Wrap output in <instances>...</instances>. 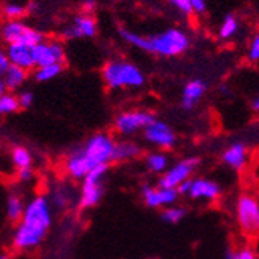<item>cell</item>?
Returning a JSON list of instances; mask_svg holds the SVG:
<instances>
[{
	"mask_svg": "<svg viewBox=\"0 0 259 259\" xmlns=\"http://www.w3.org/2000/svg\"><path fill=\"white\" fill-rule=\"evenodd\" d=\"M145 166L152 174H163L169 168V155L164 151H152L145 155Z\"/></svg>",
	"mask_w": 259,
	"mask_h": 259,
	"instance_id": "cell-19",
	"label": "cell"
},
{
	"mask_svg": "<svg viewBox=\"0 0 259 259\" xmlns=\"http://www.w3.org/2000/svg\"><path fill=\"white\" fill-rule=\"evenodd\" d=\"M206 93V82L203 79H191L188 81L182 90L180 104L185 110H193L205 97Z\"/></svg>",
	"mask_w": 259,
	"mask_h": 259,
	"instance_id": "cell-16",
	"label": "cell"
},
{
	"mask_svg": "<svg viewBox=\"0 0 259 259\" xmlns=\"http://www.w3.org/2000/svg\"><path fill=\"white\" fill-rule=\"evenodd\" d=\"M2 14L7 20H22V17L27 14V7H23L16 2H10L4 5Z\"/></svg>",
	"mask_w": 259,
	"mask_h": 259,
	"instance_id": "cell-29",
	"label": "cell"
},
{
	"mask_svg": "<svg viewBox=\"0 0 259 259\" xmlns=\"http://www.w3.org/2000/svg\"><path fill=\"white\" fill-rule=\"evenodd\" d=\"M28 25H25L22 20H7L2 28H0V36L10 45V44H17L19 39L22 37L23 31L27 30Z\"/></svg>",
	"mask_w": 259,
	"mask_h": 259,
	"instance_id": "cell-20",
	"label": "cell"
},
{
	"mask_svg": "<svg viewBox=\"0 0 259 259\" xmlns=\"http://www.w3.org/2000/svg\"><path fill=\"white\" fill-rule=\"evenodd\" d=\"M98 33L97 19L90 13H79L73 17L72 23L62 30V37L65 40H73L81 37H95Z\"/></svg>",
	"mask_w": 259,
	"mask_h": 259,
	"instance_id": "cell-11",
	"label": "cell"
},
{
	"mask_svg": "<svg viewBox=\"0 0 259 259\" xmlns=\"http://www.w3.org/2000/svg\"><path fill=\"white\" fill-rule=\"evenodd\" d=\"M0 259H10V256H8V254H4V253H2V254H0Z\"/></svg>",
	"mask_w": 259,
	"mask_h": 259,
	"instance_id": "cell-41",
	"label": "cell"
},
{
	"mask_svg": "<svg viewBox=\"0 0 259 259\" xmlns=\"http://www.w3.org/2000/svg\"><path fill=\"white\" fill-rule=\"evenodd\" d=\"M149 37V53L163 58L183 55L190 49V36L182 28H166Z\"/></svg>",
	"mask_w": 259,
	"mask_h": 259,
	"instance_id": "cell-4",
	"label": "cell"
},
{
	"mask_svg": "<svg viewBox=\"0 0 259 259\" xmlns=\"http://www.w3.org/2000/svg\"><path fill=\"white\" fill-rule=\"evenodd\" d=\"M194 14H203L206 11V0H188Z\"/></svg>",
	"mask_w": 259,
	"mask_h": 259,
	"instance_id": "cell-35",
	"label": "cell"
},
{
	"mask_svg": "<svg viewBox=\"0 0 259 259\" xmlns=\"http://www.w3.org/2000/svg\"><path fill=\"white\" fill-rule=\"evenodd\" d=\"M233 259H257V253L251 245H244L233 250Z\"/></svg>",
	"mask_w": 259,
	"mask_h": 259,
	"instance_id": "cell-31",
	"label": "cell"
},
{
	"mask_svg": "<svg viewBox=\"0 0 259 259\" xmlns=\"http://www.w3.org/2000/svg\"><path fill=\"white\" fill-rule=\"evenodd\" d=\"M19 109H30L34 103V95L30 90H22L19 95H16Z\"/></svg>",
	"mask_w": 259,
	"mask_h": 259,
	"instance_id": "cell-32",
	"label": "cell"
},
{
	"mask_svg": "<svg viewBox=\"0 0 259 259\" xmlns=\"http://www.w3.org/2000/svg\"><path fill=\"white\" fill-rule=\"evenodd\" d=\"M7 90H5V85H4V81H2V78H0V97L4 95Z\"/></svg>",
	"mask_w": 259,
	"mask_h": 259,
	"instance_id": "cell-39",
	"label": "cell"
},
{
	"mask_svg": "<svg viewBox=\"0 0 259 259\" xmlns=\"http://www.w3.org/2000/svg\"><path fill=\"white\" fill-rule=\"evenodd\" d=\"M19 110L17 98L14 93L5 92L2 97H0V116H7L13 115Z\"/></svg>",
	"mask_w": 259,
	"mask_h": 259,
	"instance_id": "cell-28",
	"label": "cell"
},
{
	"mask_svg": "<svg viewBox=\"0 0 259 259\" xmlns=\"http://www.w3.org/2000/svg\"><path fill=\"white\" fill-rule=\"evenodd\" d=\"M5 214L10 222H19L23 209H25V202L22 199V194L19 193H10L7 197V206H5Z\"/></svg>",
	"mask_w": 259,
	"mask_h": 259,
	"instance_id": "cell-21",
	"label": "cell"
},
{
	"mask_svg": "<svg viewBox=\"0 0 259 259\" xmlns=\"http://www.w3.org/2000/svg\"><path fill=\"white\" fill-rule=\"evenodd\" d=\"M247 59H248V62H253V64H256L259 61V34L257 33L253 34V37L248 42Z\"/></svg>",
	"mask_w": 259,
	"mask_h": 259,
	"instance_id": "cell-30",
	"label": "cell"
},
{
	"mask_svg": "<svg viewBox=\"0 0 259 259\" xmlns=\"http://www.w3.org/2000/svg\"><path fill=\"white\" fill-rule=\"evenodd\" d=\"M140 194L145 205L149 208H168V206L176 205L180 199L177 190H172V188L151 186V185L141 186Z\"/></svg>",
	"mask_w": 259,
	"mask_h": 259,
	"instance_id": "cell-12",
	"label": "cell"
},
{
	"mask_svg": "<svg viewBox=\"0 0 259 259\" xmlns=\"http://www.w3.org/2000/svg\"><path fill=\"white\" fill-rule=\"evenodd\" d=\"M141 134H143V138L148 145L155 146L160 151H169L177 143V135L174 129L168 123H164L163 120L158 118H155L151 124H148Z\"/></svg>",
	"mask_w": 259,
	"mask_h": 259,
	"instance_id": "cell-9",
	"label": "cell"
},
{
	"mask_svg": "<svg viewBox=\"0 0 259 259\" xmlns=\"http://www.w3.org/2000/svg\"><path fill=\"white\" fill-rule=\"evenodd\" d=\"M239 31V20L234 14H227L219 27V37L222 40H228L236 36Z\"/></svg>",
	"mask_w": 259,
	"mask_h": 259,
	"instance_id": "cell-26",
	"label": "cell"
},
{
	"mask_svg": "<svg viewBox=\"0 0 259 259\" xmlns=\"http://www.w3.org/2000/svg\"><path fill=\"white\" fill-rule=\"evenodd\" d=\"M101 78L110 90L140 89L146 82V76L138 65L126 59H112L103 65Z\"/></svg>",
	"mask_w": 259,
	"mask_h": 259,
	"instance_id": "cell-3",
	"label": "cell"
},
{
	"mask_svg": "<svg viewBox=\"0 0 259 259\" xmlns=\"http://www.w3.org/2000/svg\"><path fill=\"white\" fill-rule=\"evenodd\" d=\"M5 52H7L10 65L19 67L28 73L36 68L34 59H33V49H28V47L20 45V44H10L5 49Z\"/></svg>",
	"mask_w": 259,
	"mask_h": 259,
	"instance_id": "cell-15",
	"label": "cell"
},
{
	"mask_svg": "<svg viewBox=\"0 0 259 259\" xmlns=\"http://www.w3.org/2000/svg\"><path fill=\"white\" fill-rule=\"evenodd\" d=\"M78 2H81L85 8H93V5H95L97 4V0H78Z\"/></svg>",
	"mask_w": 259,
	"mask_h": 259,
	"instance_id": "cell-38",
	"label": "cell"
},
{
	"mask_svg": "<svg viewBox=\"0 0 259 259\" xmlns=\"http://www.w3.org/2000/svg\"><path fill=\"white\" fill-rule=\"evenodd\" d=\"M185 218H186V208L179 206V205L163 208V211H161V221L164 224H169V225H177Z\"/></svg>",
	"mask_w": 259,
	"mask_h": 259,
	"instance_id": "cell-27",
	"label": "cell"
},
{
	"mask_svg": "<svg viewBox=\"0 0 259 259\" xmlns=\"http://www.w3.org/2000/svg\"><path fill=\"white\" fill-rule=\"evenodd\" d=\"M53 224V208L47 196L37 194L25 203V209L13 233L11 244L17 251H31L47 238Z\"/></svg>",
	"mask_w": 259,
	"mask_h": 259,
	"instance_id": "cell-1",
	"label": "cell"
},
{
	"mask_svg": "<svg viewBox=\"0 0 259 259\" xmlns=\"http://www.w3.org/2000/svg\"><path fill=\"white\" fill-rule=\"evenodd\" d=\"M17 179L19 182H23V183H28L34 179V169L33 168H23V169H17Z\"/></svg>",
	"mask_w": 259,
	"mask_h": 259,
	"instance_id": "cell-34",
	"label": "cell"
},
{
	"mask_svg": "<svg viewBox=\"0 0 259 259\" xmlns=\"http://www.w3.org/2000/svg\"><path fill=\"white\" fill-rule=\"evenodd\" d=\"M109 174V164L93 168L81 183L78 193V206L81 209H92L103 200L106 191V177Z\"/></svg>",
	"mask_w": 259,
	"mask_h": 259,
	"instance_id": "cell-5",
	"label": "cell"
},
{
	"mask_svg": "<svg viewBox=\"0 0 259 259\" xmlns=\"http://www.w3.org/2000/svg\"><path fill=\"white\" fill-rule=\"evenodd\" d=\"M197 166H199V158L197 157H188V158H183V160L174 163L172 166H169L166 171L160 176L158 186L160 188H172V190H177V188L183 182L193 179V174L196 172Z\"/></svg>",
	"mask_w": 259,
	"mask_h": 259,
	"instance_id": "cell-8",
	"label": "cell"
},
{
	"mask_svg": "<svg viewBox=\"0 0 259 259\" xmlns=\"http://www.w3.org/2000/svg\"><path fill=\"white\" fill-rule=\"evenodd\" d=\"M49 200H50L52 208L55 206L56 209L62 211V209L68 208L70 203H72L73 200L78 202V194H75L73 191H70L67 186H59L58 190L52 194V197Z\"/></svg>",
	"mask_w": 259,
	"mask_h": 259,
	"instance_id": "cell-22",
	"label": "cell"
},
{
	"mask_svg": "<svg viewBox=\"0 0 259 259\" xmlns=\"http://www.w3.org/2000/svg\"><path fill=\"white\" fill-rule=\"evenodd\" d=\"M10 67V61L7 56V52L4 47H0V78L4 76V73L7 72V68Z\"/></svg>",
	"mask_w": 259,
	"mask_h": 259,
	"instance_id": "cell-36",
	"label": "cell"
},
{
	"mask_svg": "<svg viewBox=\"0 0 259 259\" xmlns=\"http://www.w3.org/2000/svg\"><path fill=\"white\" fill-rule=\"evenodd\" d=\"M115 138L109 132H97L90 135L84 143L73 148L64 160V172L72 180H82L93 168L110 164Z\"/></svg>",
	"mask_w": 259,
	"mask_h": 259,
	"instance_id": "cell-2",
	"label": "cell"
},
{
	"mask_svg": "<svg viewBox=\"0 0 259 259\" xmlns=\"http://www.w3.org/2000/svg\"><path fill=\"white\" fill-rule=\"evenodd\" d=\"M250 107H251V110H253V112H259V97H257V95L251 98V101H250Z\"/></svg>",
	"mask_w": 259,
	"mask_h": 259,
	"instance_id": "cell-37",
	"label": "cell"
},
{
	"mask_svg": "<svg viewBox=\"0 0 259 259\" xmlns=\"http://www.w3.org/2000/svg\"><path fill=\"white\" fill-rule=\"evenodd\" d=\"M141 154H143V149H141V146L137 143V141H134V140H120V141H115L112 161L123 163V161L137 160Z\"/></svg>",
	"mask_w": 259,
	"mask_h": 259,
	"instance_id": "cell-17",
	"label": "cell"
},
{
	"mask_svg": "<svg viewBox=\"0 0 259 259\" xmlns=\"http://www.w3.org/2000/svg\"><path fill=\"white\" fill-rule=\"evenodd\" d=\"M166 4H169L172 8H176L179 13L185 14V16H191L193 11H191V7H190V2L188 0H164Z\"/></svg>",
	"mask_w": 259,
	"mask_h": 259,
	"instance_id": "cell-33",
	"label": "cell"
},
{
	"mask_svg": "<svg viewBox=\"0 0 259 259\" xmlns=\"http://www.w3.org/2000/svg\"><path fill=\"white\" fill-rule=\"evenodd\" d=\"M225 259H233V250H231V248H228V250L225 251Z\"/></svg>",
	"mask_w": 259,
	"mask_h": 259,
	"instance_id": "cell-40",
	"label": "cell"
},
{
	"mask_svg": "<svg viewBox=\"0 0 259 259\" xmlns=\"http://www.w3.org/2000/svg\"><path fill=\"white\" fill-rule=\"evenodd\" d=\"M248 160H250L248 146L241 140L230 143L222 152V161L234 171H242L248 164Z\"/></svg>",
	"mask_w": 259,
	"mask_h": 259,
	"instance_id": "cell-14",
	"label": "cell"
},
{
	"mask_svg": "<svg viewBox=\"0 0 259 259\" xmlns=\"http://www.w3.org/2000/svg\"><path fill=\"white\" fill-rule=\"evenodd\" d=\"M64 72V64H52V65H44L34 68V79L37 82H49L58 78Z\"/></svg>",
	"mask_w": 259,
	"mask_h": 259,
	"instance_id": "cell-24",
	"label": "cell"
},
{
	"mask_svg": "<svg viewBox=\"0 0 259 259\" xmlns=\"http://www.w3.org/2000/svg\"><path fill=\"white\" fill-rule=\"evenodd\" d=\"M234 216L239 230L248 238L259 231V202L253 193H242L234 203Z\"/></svg>",
	"mask_w": 259,
	"mask_h": 259,
	"instance_id": "cell-6",
	"label": "cell"
},
{
	"mask_svg": "<svg viewBox=\"0 0 259 259\" xmlns=\"http://www.w3.org/2000/svg\"><path fill=\"white\" fill-rule=\"evenodd\" d=\"M155 120V115L148 110H124L120 112L113 120V131L123 137H131L134 134L143 132L148 124Z\"/></svg>",
	"mask_w": 259,
	"mask_h": 259,
	"instance_id": "cell-7",
	"label": "cell"
},
{
	"mask_svg": "<svg viewBox=\"0 0 259 259\" xmlns=\"http://www.w3.org/2000/svg\"><path fill=\"white\" fill-rule=\"evenodd\" d=\"M33 154L25 146H14L11 149V163L14 164L16 169L23 168H33Z\"/></svg>",
	"mask_w": 259,
	"mask_h": 259,
	"instance_id": "cell-23",
	"label": "cell"
},
{
	"mask_svg": "<svg viewBox=\"0 0 259 259\" xmlns=\"http://www.w3.org/2000/svg\"><path fill=\"white\" fill-rule=\"evenodd\" d=\"M120 36L124 42H127L129 45L135 47L138 50H143L146 53H149V37L143 36V34H138L135 31H131L127 28H120Z\"/></svg>",
	"mask_w": 259,
	"mask_h": 259,
	"instance_id": "cell-25",
	"label": "cell"
},
{
	"mask_svg": "<svg viewBox=\"0 0 259 259\" xmlns=\"http://www.w3.org/2000/svg\"><path fill=\"white\" fill-rule=\"evenodd\" d=\"M222 194V188L216 180H211L206 177H196L190 180L186 196L193 200L202 202H216Z\"/></svg>",
	"mask_w": 259,
	"mask_h": 259,
	"instance_id": "cell-13",
	"label": "cell"
},
{
	"mask_svg": "<svg viewBox=\"0 0 259 259\" xmlns=\"http://www.w3.org/2000/svg\"><path fill=\"white\" fill-rule=\"evenodd\" d=\"M28 75H30V73L25 72V70H22V68H19V67H14V65H10V67L7 68V72L4 73V76H2L5 90L10 92V93L19 90L23 84L27 82Z\"/></svg>",
	"mask_w": 259,
	"mask_h": 259,
	"instance_id": "cell-18",
	"label": "cell"
},
{
	"mask_svg": "<svg viewBox=\"0 0 259 259\" xmlns=\"http://www.w3.org/2000/svg\"><path fill=\"white\" fill-rule=\"evenodd\" d=\"M65 58V45L59 39H44L33 49V59L36 67L64 64Z\"/></svg>",
	"mask_w": 259,
	"mask_h": 259,
	"instance_id": "cell-10",
	"label": "cell"
}]
</instances>
